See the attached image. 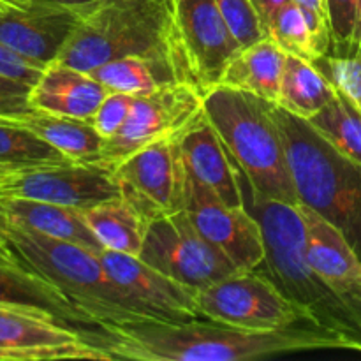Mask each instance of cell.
<instances>
[{"label": "cell", "mask_w": 361, "mask_h": 361, "mask_svg": "<svg viewBox=\"0 0 361 361\" xmlns=\"http://www.w3.org/2000/svg\"><path fill=\"white\" fill-rule=\"evenodd\" d=\"M288 53L271 37L242 46L233 55L221 76L224 87L263 97L277 104Z\"/></svg>", "instance_id": "obj_21"}, {"label": "cell", "mask_w": 361, "mask_h": 361, "mask_svg": "<svg viewBox=\"0 0 361 361\" xmlns=\"http://www.w3.org/2000/svg\"><path fill=\"white\" fill-rule=\"evenodd\" d=\"M331 30L328 55H361V0H324Z\"/></svg>", "instance_id": "obj_30"}, {"label": "cell", "mask_w": 361, "mask_h": 361, "mask_svg": "<svg viewBox=\"0 0 361 361\" xmlns=\"http://www.w3.org/2000/svg\"><path fill=\"white\" fill-rule=\"evenodd\" d=\"M307 122L338 154L361 166V113L345 95L337 90L335 97Z\"/></svg>", "instance_id": "obj_27"}, {"label": "cell", "mask_w": 361, "mask_h": 361, "mask_svg": "<svg viewBox=\"0 0 361 361\" xmlns=\"http://www.w3.org/2000/svg\"><path fill=\"white\" fill-rule=\"evenodd\" d=\"M203 92L189 83H168L157 90L134 95L122 129L104 140L97 164L115 168L134 152L185 129L203 111Z\"/></svg>", "instance_id": "obj_11"}, {"label": "cell", "mask_w": 361, "mask_h": 361, "mask_svg": "<svg viewBox=\"0 0 361 361\" xmlns=\"http://www.w3.org/2000/svg\"><path fill=\"white\" fill-rule=\"evenodd\" d=\"M344 302H345V305L351 309V312L355 314L356 326H358V335H360V342H361V289L360 291H356L355 295L344 298Z\"/></svg>", "instance_id": "obj_38"}, {"label": "cell", "mask_w": 361, "mask_h": 361, "mask_svg": "<svg viewBox=\"0 0 361 361\" xmlns=\"http://www.w3.org/2000/svg\"><path fill=\"white\" fill-rule=\"evenodd\" d=\"M182 155L187 175L214 190L222 201L242 207L243 187L242 169L204 111L194 118L182 133Z\"/></svg>", "instance_id": "obj_17"}, {"label": "cell", "mask_w": 361, "mask_h": 361, "mask_svg": "<svg viewBox=\"0 0 361 361\" xmlns=\"http://www.w3.org/2000/svg\"><path fill=\"white\" fill-rule=\"evenodd\" d=\"M267 35L274 39L288 55L317 62L326 55L314 35L305 13L296 2H288L271 16L267 25Z\"/></svg>", "instance_id": "obj_29"}, {"label": "cell", "mask_w": 361, "mask_h": 361, "mask_svg": "<svg viewBox=\"0 0 361 361\" xmlns=\"http://www.w3.org/2000/svg\"><path fill=\"white\" fill-rule=\"evenodd\" d=\"M0 219L6 224L78 243L95 252L102 250L101 243L85 222L83 210L78 208L27 197L0 196Z\"/></svg>", "instance_id": "obj_20"}, {"label": "cell", "mask_w": 361, "mask_h": 361, "mask_svg": "<svg viewBox=\"0 0 361 361\" xmlns=\"http://www.w3.org/2000/svg\"><path fill=\"white\" fill-rule=\"evenodd\" d=\"M0 360H101L53 314L0 303Z\"/></svg>", "instance_id": "obj_15"}, {"label": "cell", "mask_w": 361, "mask_h": 361, "mask_svg": "<svg viewBox=\"0 0 361 361\" xmlns=\"http://www.w3.org/2000/svg\"><path fill=\"white\" fill-rule=\"evenodd\" d=\"M140 259L194 289H203L238 271L197 231L185 210L150 221Z\"/></svg>", "instance_id": "obj_8"}, {"label": "cell", "mask_w": 361, "mask_h": 361, "mask_svg": "<svg viewBox=\"0 0 361 361\" xmlns=\"http://www.w3.org/2000/svg\"><path fill=\"white\" fill-rule=\"evenodd\" d=\"M42 71H44V67H39L35 63L28 62L27 59L16 55L9 48L0 44V74L16 78V80L25 81V83L35 85Z\"/></svg>", "instance_id": "obj_36"}, {"label": "cell", "mask_w": 361, "mask_h": 361, "mask_svg": "<svg viewBox=\"0 0 361 361\" xmlns=\"http://www.w3.org/2000/svg\"><path fill=\"white\" fill-rule=\"evenodd\" d=\"M305 222L307 259L321 281L342 300L361 289V259L344 233L307 204L298 203Z\"/></svg>", "instance_id": "obj_18"}, {"label": "cell", "mask_w": 361, "mask_h": 361, "mask_svg": "<svg viewBox=\"0 0 361 361\" xmlns=\"http://www.w3.org/2000/svg\"><path fill=\"white\" fill-rule=\"evenodd\" d=\"M83 217L102 249L140 256L150 221L126 197L94 204L83 210Z\"/></svg>", "instance_id": "obj_24"}, {"label": "cell", "mask_w": 361, "mask_h": 361, "mask_svg": "<svg viewBox=\"0 0 361 361\" xmlns=\"http://www.w3.org/2000/svg\"><path fill=\"white\" fill-rule=\"evenodd\" d=\"M274 115L298 203L337 226L361 259V166L338 154L307 120L279 104Z\"/></svg>", "instance_id": "obj_6"}, {"label": "cell", "mask_w": 361, "mask_h": 361, "mask_svg": "<svg viewBox=\"0 0 361 361\" xmlns=\"http://www.w3.org/2000/svg\"><path fill=\"white\" fill-rule=\"evenodd\" d=\"M293 2H296L302 7L307 20H309L310 27H312V32L314 35H316L317 42H319L321 48H323L328 55L331 49V30L324 0H293Z\"/></svg>", "instance_id": "obj_35"}, {"label": "cell", "mask_w": 361, "mask_h": 361, "mask_svg": "<svg viewBox=\"0 0 361 361\" xmlns=\"http://www.w3.org/2000/svg\"><path fill=\"white\" fill-rule=\"evenodd\" d=\"M0 226H2V219H0ZM0 261H6V257H4V250H2V243H0Z\"/></svg>", "instance_id": "obj_41"}, {"label": "cell", "mask_w": 361, "mask_h": 361, "mask_svg": "<svg viewBox=\"0 0 361 361\" xmlns=\"http://www.w3.org/2000/svg\"><path fill=\"white\" fill-rule=\"evenodd\" d=\"M99 259L109 277L141 303L159 321H187L201 317L197 289L161 274L140 256L99 250Z\"/></svg>", "instance_id": "obj_16"}, {"label": "cell", "mask_w": 361, "mask_h": 361, "mask_svg": "<svg viewBox=\"0 0 361 361\" xmlns=\"http://www.w3.org/2000/svg\"><path fill=\"white\" fill-rule=\"evenodd\" d=\"M106 95L104 85L90 73L55 60L32 87L30 102L35 109L90 122Z\"/></svg>", "instance_id": "obj_19"}, {"label": "cell", "mask_w": 361, "mask_h": 361, "mask_svg": "<svg viewBox=\"0 0 361 361\" xmlns=\"http://www.w3.org/2000/svg\"><path fill=\"white\" fill-rule=\"evenodd\" d=\"M0 196L27 197L87 210L122 194L111 168L97 162L67 161L13 171L0 182Z\"/></svg>", "instance_id": "obj_12"}, {"label": "cell", "mask_w": 361, "mask_h": 361, "mask_svg": "<svg viewBox=\"0 0 361 361\" xmlns=\"http://www.w3.org/2000/svg\"><path fill=\"white\" fill-rule=\"evenodd\" d=\"M83 9L41 2H0V44L39 67L59 59Z\"/></svg>", "instance_id": "obj_14"}, {"label": "cell", "mask_w": 361, "mask_h": 361, "mask_svg": "<svg viewBox=\"0 0 361 361\" xmlns=\"http://www.w3.org/2000/svg\"><path fill=\"white\" fill-rule=\"evenodd\" d=\"M0 303L44 310L71 328L85 326L83 316L66 295L11 261H0Z\"/></svg>", "instance_id": "obj_22"}, {"label": "cell", "mask_w": 361, "mask_h": 361, "mask_svg": "<svg viewBox=\"0 0 361 361\" xmlns=\"http://www.w3.org/2000/svg\"><path fill=\"white\" fill-rule=\"evenodd\" d=\"M69 159L11 118H0V166L9 169L62 164Z\"/></svg>", "instance_id": "obj_28"}, {"label": "cell", "mask_w": 361, "mask_h": 361, "mask_svg": "<svg viewBox=\"0 0 361 361\" xmlns=\"http://www.w3.org/2000/svg\"><path fill=\"white\" fill-rule=\"evenodd\" d=\"M183 210L197 231L224 254L236 270L252 271L263 264V233L245 204H228L214 190L187 175Z\"/></svg>", "instance_id": "obj_13"}, {"label": "cell", "mask_w": 361, "mask_h": 361, "mask_svg": "<svg viewBox=\"0 0 361 361\" xmlns=\"http://www.w3.org/2000/svg\"><path fill=\"white\" fill-rule=\"evenodd\" d=\"M34 85L0 74V118H16L30 111V92Z\"/></svg>", "instance_id": "obj_34"}, {"label": "cell", "mask_w": 361, "mask_h": 361, "mask_svg": "<svg viewBox=\"0 0 361 361\" xmlns=\"http://www.w3.org/2000/svg\"><path fill=\"white\" fill-rule=\"evenodd\" d=\"M133 102L134 95L122 94V92H108L95 115L90 118V123L104 140H109L126 123L130 108H133Z\"/></svg>", "instance_id": "obj_33"}, {"label": "cell", "mask_w": 361, "mask_h": 361, "mask_svg": "<svg viewBox=\"0 0 361 361\" xmlns=\"http://www.w3.org/2000/svg\"><path fill=\"white\" fill-rule=\"evenodd\" d=\"M13 171H18V169H9V168H4V166H0V182H2L6 176H9Z\"/></svg>", "instance_id": "obj_40"}, {"label": "cell", "mask_w": 361, "mask_h": 361, "mask_svg": "<svg viewBox=\"0 0 361 361\" xmlns=\"http://www.w3.org/2000/svg\"><path fill=\"white\" fill-rule=\"evenodd\" d=\"M250 2H252L254 9L257 11V14H259L261 23H263L264 30H267V25L270 23L271 16H274V14L277 13L284 4L291 2V0H250Z\"/></svg>", "instance_id": "obj_37"}, {"label": "cell", "mask_w": 361, "mask_h": 361, "mask_svg": "<svg viewBox=\"0 0 361 361\" xmlns=\"http://www.w3.org/2000/svg\"><path fill=\"white\" fill-rule=\"evenodd\" d=\"M274 106L275 102L224 85L210 88L203 97L204 115L242 169L250 192L296 204L298 196Z\"/></svg>", "instance_id": "obj_5"}, {"label": "cell", "mask_w": 361, "mask_h": 361, "mask_svg": "<svg viewBox=\"0 0 361 361\" xmlns=\"http://www.w3.org/2000/svg\"><path fill=\"white\" fill-rule=\"evenodd\" d=\"M197 309L204 319L252 331L314 326L309 314L257 270L235 271L197 289Z\"/></svg>", "instance_id": "obj_7"}, {"label": "cell", "mask_w": 361, "mask_h": 361, "mask_svg": "<svg viewBox=\"0 0 361 361\" xmlns=\"http://www.w3.org/2000/svg\"><path fill=\"white\" fill-rule=\"evenodd\" d=\"M173 34L187 80L207 94L242 48L215 0H168Z\"/></svg>", "instance_id": "obj_10"}, {"label": "cell", "mask_w": 361, "mask_h": 361, "mask_svg": "<svg viewBox=\"0 0 361 361\" xmlns=\"http://www.w3.org/2000/svg\"><path fill=\"white\" fill-rule=\"evenodd\" d=\"M0 2H4V0H0Z\"/></svg>", "instance_id": "obj_43"}, {"label": "cell", "mask_w": 361, "mask_h": 361, "mask_svg": "<svg viewBox=\"0 0 361 361\" xmlns=\"http://www.w3.org/2000/svg\"><path fill=\"white\" fill-rule=\"evenodd\" d=\"M337 94V88L314 62L300 56H286L277 104L298 118L310 120Z\"/></svg>", "instance_id": "obj_25"}, {"label": "cell", "mask_w": 361, "mask_h": 361, "mask_svg": "<svg viewBox=\"0 0 361 361\" xmlns=\"http://www.w3.org/2000/svg\"><path fill=\"white\" fill-rule=\"evenodd\" d=\"M243 203L259 222L264 242V275L310 316L316 328L341 335L361 353L355 314L312 270L305 250V222L298 203L257 197L242 173ZM259 271V270H257ZM263 274V271H261Z\"/></svg>", "instance_id": "obj_4"}, {"label": "cell", "mask_w": 361, "mask_h": 361, "mask_svg": "<svg viewBox=\"0 0 361 361\" xmlns=\"http://www.w3.org/2000/svg\"><path fill=\"white\" fill-rule=\"evenodd\" d=\"M183 130L134 152L113 168L120 194L148 221L183 210L187 185L180 145Z\"/></svg>", "instance_id": "obj_9"}, {"label": "cell", "mask_w": 361, "mask_h": 361, "mask_svg": "<svg viewBox=\"0 0 361 361\" xmlns=\"http://www.w3.org/2000/svg\"><path fill=\"white\" fill-rule=\"evenodd\" d=\"M123 56H145L168 69L180 83H189L168 0H104L87 7L56 60L90 73Z\"/></svg>", "instance_id": "obj_3"}, {"label": "cell", "mask_w": 361, "mask_h": 361, "mask_svg": "<svg viewBox=\"0 0 361 361\" xmlns=\"http://www.w3.org/2000/svg\"><path fill=\"white\" fill-rule=\"evenodd\" d=\"M4 257L55 286L83 316L85 326L155 319L106 271L99 252L2 221Z\"/></svg>", "instance_id": "obj_2"}, {"label": "cell", "mask_w": 361, "mask_h": 361, "mask_svg": "<svg viewBox=\"0 0 361 361\" xmlns=\"http://www.w3.org/2000/svg\"><path fill=\"white\" fill-rule=\"evenodd\" d=\"M11 120L30 129L74 162H95L104 145V137L88 120L55 115L35 108Z\"/></svg>", "instance_id": "obj_23"}, {"label": "cell", "mask_w": 361, "mask_h": 361, "mask_svg": "<svg viewBox=\"0 0 361 361\" xmlns=\"http://www.w3.org/2000/svg\"><path fill=\"white\" fill-rule=\"evenodd\" d=\"M229 30L242 46L267 37L261 18L250 0H215Z\"/></svg>", "instance_id": "obj_32"}, {"label": "cell", "mask_w": 361, "mask_h": 361, "mask_svg": "<svg viewBox=\"0 0 361 361\" xmlns=\"http://www.w3.org/2000/svg\"><path fill=\"white\" fill-rule=\"evenodd\" d=\"M41 2L59 4V6L73 7V9H87V7L95 6L99 2H104V0H41Z\"/></svg>", "instance_id": "obj_39"}, {"label": "cell", "mask_w": 361, "mask_h": 361, "mask_svg": "<svg viewBox=\"0 0 361 361\" xmlns=\"http://www.w3.org/2000/svg\"><path fill=\"white\" fill-rule=\"evenodd\" d=\"M314 63L361 113V55H324Z\"/></svg>", "instance_id": "obj_31"}, {"label": "cell", "mask_w": 361, "mask_h": 361, "mask_svg": "<svg viewBox=\"0 0 361 361\" xmlns=\"http://www.w3.org/2000/svg\"><path fill=\"white\" fill-rule=\"evenodd\" d=\"M76 330L104 361H242L317 349L355 351L348 338L314 326L252 331L201 317L147 319Z\"/></svg>", "instance_id": "obj_1"}, {"label": "cell", "mask_w": 361, "mask_h": 361, "mask_svg": "<svg viewBox=\"0 0 361 361\" xmlns=\"http://www.w3.org/2000/svg\"><path fill=\"white\" fill-rule=\"evenodd\" d=\"M108 92L143 95L168 83H180L168 69L145 56H123L90 71Z\"/></svg>", "instance_id": "obj_26"}, {"label": "cell", "mask_w": 361, "mask_h": 361, "mask_svg": "<svg viewBox=\"0 0 361 361\" xmlns=\"http://www.w3.org/2000/svg\"><path fill=\"white\" fill-rule=\"evenodd\" d=\"M4 2H11V0H4Z\"/></svg>", "instance_id": "obj_42"}]
</instances>
